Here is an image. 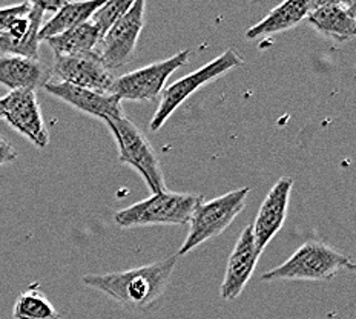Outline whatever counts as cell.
Wrapping results in <instances>:
<instances>
[{
  "mask_svg": "<svg viewBox=\"0 0 356 319\" xmlns=\"http://www.w3.org/2000/svg\"><path fill=\"white\" fill-rule=\"evenodd\" d=\"M29 11H31V2L0 8V34L8 31V28L13 25L14 20L25 16Z\"/></svg>",
  "mask_w": 356,
  "mask_h": 319,
  "instance_id": "obj_22",
  "label": "cell"
},
{
  "mask_svg": "<svg viewBox=\"0 0 356 319\" xmlns=\"http://www.w3.org/2000/svg\"><path fill=\"white\" fill-rule=\"evenodd\" d=\"M259 256H261V252L257 247L254 231H252V224H249L243 229L240 238L229 256L225 279H222L220 288L222 300L234 301L243 293L250 277L254 275Z\"/></svg>",
  "mask_w": 356,
  "mask_h": 319,
  "instance_id": "obj_11",
  "label": "cell"
},
{
  "mask_svg": "<svg viewBox=\"0 0 356 319\" xmlns=\"http://www.w3.org/2000/svg\"><path fill=\"white\" fill-rule=\"evenodd\" d=\"M44 13L37 2H31V11L13 22L8 31L0 34V56H19L39 60V31Z\"/></svg>",
  "mask_w": 356,
  "mask_h": 319,
  "instance_id": "obj_15",
  "label": "cell"
},
{
  "mask_svg": "<svg viewBox=\"0 0 356 319\" xmlns=\"http://www.w3.org/2000/svg\"><path fill=\"white\" fill-rule=\"evenodd\" d=\"M292 188L293 178H280L264 198L261 207H259L257 218L254 221V224H252V231H254L257 247L261 254L267 247V244L273 240V236H275L281 231V227L284 226Z\"/></svg>",
  "mask_w": 356,
  "mask_h": 319,
  "instance_id": "obj_12",
  "label": "cell"
},
{
  "mask_svg": "<svg viewBox=\"0 0 356 319\" xmlns=\"http://www.w3.org/2000/svg\"><path fill=\"white\" fill-rule=\"evenodd\" d=\"M14 319H60V313L56 310L49 300L31 287L26 292H22L14 304Z\"/></svg>",
  "mask_w": 356,
  "mask_h": 319,
  "instance_id": "obj_20",
  "label": "cell"
},
{
  "mask_svg": "<svg viewBox=\"0 0 356 319\" xmlns=\"http://www.w3.org/2000/svg\"><path fill=\"white\" fill-rule=\"evenodd\" d=\"M314 5L315 0H287L273 8L261 22L248 29L246 37L249 40H255L298 26L314 10Z\"/></svg>",
  "mask_w": 356,
  "mask_h": 319,
  "instance_id": "obj_17",
  "label": "cell"
},
{
  "mask_svg": "<svg viewBox=\"0 0 356 319\" xmlns=\"http://www.w3.org/2000/svg\"><path fill=\"white\" fill-rule=\"evenodd\" d=\"M118 146V155L123 165H129L143 177L152 194L166 190L165 175L149 140L129 118L118 117L105 120Z\"/></svg>",
  "mask_w": 356,
  "mask_h": 319,
  "instance_id": "obj_5",
  "label": "cell"
},
{
  "mask_svg": "<svg viewBox=\"0 0 356 319\" xmlns=\"http://www.w3.org/2000/svg\"><path fill=\"white\" fill-rule=\"evenodd\" d=\"M307 24L318 33L337 42L352 40L356 34V3L315 0L314 10L306 17Z\"/></svg>",
  "mask_w": 356,
  "mask_h": 319,
  "instance_id": "obj_14",
  "label": "cell"
},
{
  "mask_svg": "<svg viewBox=\"0 0 356 319\" xmlns=\"http://www.w3.org/2000/svg\"><path fill=\"white\" fill-rule=\"evenodd\" d=\"M0 118H3V101L0 99Z\"/></svg>",
  "mask_w": 356,
  "mask_h": 319,
  "instance_id": "obj_25",
  "label": "cell"
},
{
  "mask_svg": "<svg viewBox=\"0 0 356 319\" xmlns=\"http://www.w3.org/2000/svg\"><path fill=\"white\" fill-rule=\"evenodd\" d=\"M49 69L40 60L0 56V85L10 91H35L49 81Z\"/></svg>",
  "mask_w": 356,
  "mask_h": 319,
  "instance_id": "obj_16",
  "label": "cell"
},
{
  "mask_svg": "<svg viewBox=\"0 0 356 319\" xmlns=\"http://www.w3.org/2000/svg\"><path fill=\"white\" fill-rule=\"evenodd\" d=\"M145 0H136L128 13L118 19L113 28L103 35L99 43V51H95L106 65L109 71L120 68L132 57L136 51L140 33L145 26Z\"/></svg>",
  "mask_w": 356,
  "mask_h": 319,
  "instance_id": "obj_8",
  "label": "cell"
},
{
  "mask_svg": "<svg viewBox=\"0 0 356 319\" xmlns=\"http://www.w3.org/2000/svg\"><path fill=\"white\" fill-rule=\"evenodd\" d=\"M177 261L178 256L172 255L163 261L145 264L136 269L105 275H86L81 281L86 287L105 293L132 313H146L165 295Z\"/></svg>",
  "mask_w": 356,
  "mask_h": 319,
  "instance_id": "obj_1",
  "label": "cell"
},
{
  "mask_svg": "<svg viewBox=\"0 0 356 319\" xmlns=\"http://www.w3.org/2000/svg\"><path fill=\"white\" fill-rule=\"evenodd\" d=\"M19 154L13 145L6 142L3 137H0V166L6 165V163H13Z\"/></svg>",
  "mask_w": 356,
  "mask_h": 319,
  "instance_id": "obj_23",
  "label": "cell"
},
{
  "mask_svg": "<svg viewBox=\"0 0 356 319\" xmlns=\"http://www.w3.org/2000/svg\"><path fill=\"white\" fill-rule=\"evenodd\" d=\"M250 189L243 188L231 190L227 194L200 203L189 220V234L184 240L183 246L177 252V256L189 254L191 250L198 247L207 240L221 235L232 224L234 220L243 212L246 206V199Z\"/></svg>",
  "mask_w": 356,
  "mask_h": 319,
  "instance_id": "obj_4",
  "label": "cell"
},
{
  "mask_svg": "<svg viewBox=\"0 0 356 319\" xmlns=\"http://www.w3.org/2000/svg\"><path fill=\"white\" fill-rule=\"evenodd\" d=\"M43 89L48 94H53L54 97L68 103L70 106L79 109L80 113L97 117L103 122L124 115L122 100L115 95H103L91 91V89L62 83V81H48Z\"/></svg>",
  "mask_w": 356,
  "mask_h": 319,
  "instance_id": "obj_13",
  "label": "cell"
},
{
  "mask_svg": "<svg viewBox=\"0 0 356 319\" xmlns=\"http://www.w3.org/2000/svg\"><path fill=\"white\" fill-rule=\"evenodd\" d=\"M203 195L163 190L140 203L115 212L114 220L123 229L146 226H181L189 222Z\"/></svg>",
  "mask_w": 356,
  "mask_h": 319,
  "instance_id": "obj_3",
  "label": "cell"
},
{
  "mask_svg": "<svg viewBox=\"0 0 356 319\" xmlns=\"http://www.w3.org/2000/svg\"><path fill=\"white\" fill-rule=\"evenodd\" d=\"M44 42L54 51L56 57L76 56L95 51L94 48H97L102 42V35L99 29L88 20L86 24H81L70 29V31L51 37V39H47Z\"/></svg>",
  "mask_w": 356,
  "mask_h": 319,
  "instance_id": "obj_19",
  "label": "cell"
},
{
  "mask_svg": "<svg viewBox=\"0 0 356 319\" xmlns=\"http://www.w3.org/2000/svg\"><path fill=\"white\" fill-rule=\"evenodd\" d=\"M243 65L244 58L235 49L229 48L221 56L213 58L212 62L206 63L200 69L188 74V76L181 77L180 80L174 81L172 85L163 89L160 105L151 120V129L159 131L166 123L168 118L175 113L177 108L183 105L200 88H203L207 83H212L213 80L225 76L227 71L238 68V66Z\"/></svg>",
  "mask_w": 356,
  "mask_h": 319,
  "instance_id": "obj_6",
  "label": "cell"
},
{
  "mask_svg": "<svg viewBox=\"0 0 356 319\" xmlns=\"http://www.w3.org/2000/svg\"><path fill=\"white\" fill-rule=\"evenodd\" d=\"M189 60V51L155 62L143 68L124 74L114 81L113 94L120 100L149 101L157 99L165 89L168 79Z\"/></svg>",
  "mask_w": 356,
  "mask_h": 319,
  "instance_id": "obj_7",
  "label": "cell"
},
{
  "mask_svg": "<svg viewBox=\"0 0 356 319\" xmlns=\"http://www.w3.org/2000/svg\"><path fill=\"white\" fill-rule=\"evenodd\" d=\"M132 3L134 0H109V2H103L100 8L94 11L89 22L99 29L102 39L118 19L128 13Z\"/></svg>",
  "mask_w": 356,
  "mask_h": 319,
  "instance_id": "obj_21",
  "label": "cell"
},
{
  "mask_svg": "<svg viewBox=\"0 0 356 319\" xmlns=\"http://www.w3.org/2000/svg\"><path fill=\"white\" fill-rule=\"evenodd\" d=\"M65 2H66V0H48V2H37V3H39V6L43 10L44 14H47V13H54L56 14L58 10L62 8Z\"/></svg>",
  "mask_w": 356,
  "mask_h": 319,
  "instance_id": "obj_24",
  "label": "cell"
},
{
  "mask_svg": "<svg viewBox=\"0 0 356 319\" xmlns=\"http://www.w3.org/2000/svg\"><path fill=\"white\" fill-rule=\"evenodd\" d=\"M53 71L62 83L91 89L103 95H114V74L106 68L95 51L76 56H58Z\"/></svg>",
  "mask_w": 356,
  "mask_h": 319,
  "instance_id": "obj_9",
  "label": "cell"
},
{
  "mask_svg": "<svg viewBox=\"0 0 356 319\" xmlns=\"http://www.w3.org/2000/svg\"><path fill=\"white\" fill-rule=\"evenodd\" d=\"M355 263L350 256L339 254L321 241H307L281 265L266 272L261 281H327L338 273L353 272Z\"/></svg>",
  "mask_w": 356,
  "mask_h": 319,
  "instance_id": "obj_2",
  "label": "cell"
},
{
  "mask_svg": "<svg viewBox=\"0 0 356 319\" xmlns=\"http://www.w3.org/2000/svg\"><path fill=\"white\" fill-rule=\"evenodd\" d=\"M3 101V120L20 136L26 137L35 147L43 149L49 143V133L44 124L35 91H13Z\"/></svg>",
  "mask_w": 356,
  "mask_h": 319,
  "instance_id": "obj_10",
  "label": "cell"
},
{
  "mask_svg": "<svg viewBox=\"0 0 356 319\" xmlns=\"http://www.w3.org/2000/svg\"><path fill=\"white\" fill-rule=\"evenodd\" d=\"M103 2H65L47 24H43L39 31V40L44 42L51 37L70 31L91 19L94 11L100 8Z\"/></svg>",
  "mask_w": 356,
  "mask_h": 319,
  "instance_id": "obj_18",
  "label": "cell"
}]
</instances>
